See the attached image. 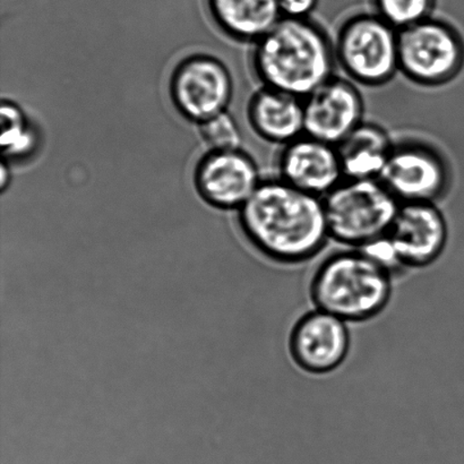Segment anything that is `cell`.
Listing matches in <instances>:
<instances>
[{
	"label": "cell",
	"instance_id": "6da1fadb",
	"mask_svg": "<svg viewBox=\"0 0 464 464\" xmlns=\"http://www.w3.org/2000/svg\"><path fill=\"white\" fill-rule=\"evenodd\" d=\"M238 224L262 256L282 266L311 261L331 239L323 198L277 177L262 180L239 208Z\"/></svg>",
	"mask_w": 464,
	"mask_h": 464
},
{
	"label": "cell",
	"instance_id": "7a4b0ae2",
	"mask_svg": "<svg viewBox=\"0 0 464 464\" xmlns=\"http://www.w3.org/2000/svg\"><path fill=\"white\" fill-rule=\"evenodd\" d=\"M334 41L309 18L282 17L254 44L252 67L262 86L304 99L334 76Z\"/></svg>",
	"mask_w": 464,
	"mask_h": 464
},
{
	"label": "cell",
	"instance_id": "3957f363",
	"mask_svg": "<svg viewBox=\"0 0 464 464\" xmlns=\"http://www.w3.org/2000/svg\"><path fill=\"white\" fill-rule=\"evenodd\" d=\"M394 276L362 248L339 250L323 259L309 284L314 307L347 323L372 320L389 306Z\"/></svg>",
	"mask_w": 464,
	"mask_h": 464
},
{
	"label": "cell",
	"instance_id": "277c9868",
	"mask_svg": "<svg viewBox=\"0 0 464 464\" xmlns=\"http://www.w3.org/2000/svg\"><path fill=\"white\" fill-rule=\"evenodd\" d=\"M323 202L331 239L349 248L388 235L401 206L380 179H344Z\"/></svg>",
	"mask_w": 464,
	"mask_h": 464
},
{
	"label": "cell",
	"instance_id": "5b68a950",
	"mask_svg": "<svg viewBox=\"0 0 464 464\" xmlns=\"http://www.w3.org/2000/svg\"><path fill=\"white\" fill-rule=\"evenodd\" d=\"M336 65L356 84L376 88L399 71V31L375 13L343 21L334 43Z\"/></svg>",
	"mask_w": 464,
	"mask_h": 464
},
{
	"label": "cell",
	"instance_id": "8992f818",
	"mask_svg": "<svg viewBox=\"0 0 464 464\" xmlns=\"http://www.w3.org/2000/svg\"><path fill=\"white\" fill-rule=\"evenodd\" d=\"M464 67V40L449 22L430 16L399 31V71L425 88L450 83Z\"/></svg>",
	"mask_w": 464,
	"mask_h": 464
},
{
	"label": "cell",
	"instance_id": "52a82bcc",
	"mask_svg": "<svg viewBox=\"0 0 464 464\" xmlns=\"http://www.w3.org/2000/svg\"><path fill=\"white\" fill-rule=\"evenodd\" d=\"M169 93L176 111L185 120L201 124L227 111L234 97V79L219 58L190 54L172 71Z\"/></svg>",
	"mask_w": 464,
	"mask_h": 464
},
{
	"label": "cell",
	"instance_id": "ba28073f",
	"mask_svg": "<svg viewBox=\"0 0 464 464\" xmlns=\"http://www.w3.org/2000/svg\"><path fill=\"white\" fill-rule=\"evenodd\" d=\"M380 180L400 203H436L448 193L452 174L433 145L417 140L394 143Z\"/></svg>",
	"mask_w": 464,
	"mask_h": 464
},
{
	"label": "cell",
	"instance_id": "9c48e42d",
	"mask_svg": "<svg viewBox=\"0 0 464 464\" xmlns=\"http://www.w3.org/2000/svg\"><path fill=\"white\" fill-rule=\"evenodd\" d=\"M352 347L349 323L314 308L295 323L288 348L291 359L304 372L326 375L343 365Z\"/></svg>",
	"mask_w": 464,
	"mask_h": 464
},
{
	"label": "cell",
	"instance_id": "30bf717a",
	"mask_svg": "<svg viewBox=\"0 0 464 464\" xmlns=\"http://www.w3.org/2000/svg\"><path fill=\"white\" fill-rule=\"evenodd\" d=\"M257 163L243 150L208 151L193 174L194 188L208 206L239 210L262 183Z\"/></svg>",
	"mask_w": 464,
	"mask_h": 464
},
{
	"label": "cell",
	"instance_id": "8fae6325",
	"mask_svg": "<svg viewBox=\"0 0 464 464\" xmlns=\"http://www.w3.org/2000/svg\"><path fill=\"white\" fill-rule=\"evenodd\" d=\"M386 237L404 272L425 268L447 248L448 221L436 203H402Z\"/></svg>",
	"mask_w": 464,
	"mask_h": 464
},
{
	"label": "cell",
	"instance_id": "7c38bea8",
	"mask_svg": "<svg viewBox=\"0 0 464 464\" xmlns=\"http://www.w3.org/2000/svg\"><path fill=\"white\" fill-rule=\"evenodd\" d=\"M304 134L332 145L363 122L365 103L354 82L334 76L304 99Z\"/></svg>",
	"mask_w": 464,
	"mask_h": 464
},
{
	"label": "cell",
	"instance_id": "4fadbf2b",
	"mask_svg": "<svg viewBox=\"0 0 464 464\" xmlns=\"http://www.w3.org/2000/svg\"><path fill=\"white\" fill-rule=\"evenodd\" d=\"M276 167L277 179L322 198L344 179L338 148L306 134L282 145Z\"/></svg>",
	"mask_w": 464,
	"mask_h": 464
},
{
	"label": "cell",
	"instance_id": "5bb4252c",
	"mask_svg": "<svg viewBox=\"0 0 464 464\" xmlns=\"http://www.w3.org/2000/svg\"><path fill=\"white\" fill-rule=\"evenodd\" d=\"M247 120L259 138L282 147L304 134V99L262 86L249 99Z\"/></svg>",
	"mask_w": 464,
	"mask_h": 464
},
{
	"label": "cell",
	"instance_id": "9a60e30c",
	"mask_svg": "<svg viewBox=\"0 0 464 464\" xmlns=\"http://www.w3.org/2000/svg\"><path fill=\"white\" fill-rule=\"evenodd\" d=\"M218 29L239 43L255 44L281 20L279 0H206Z\"/></svg>",
	"mask_w": 464,
	"mask_h": 464
},
{
	"label": "cell",
	"instance_id": "2e32d148",
	"mask_svg": "<svg viewBox=\"0 0 464 464\" xmlns=\"http://www.w3.org/2000/svg\"><path fill=\"white\" fill-rule=\"evenodd\" d=\"M393 147L383 127L363 121L336 147L344 179H380Z\"/></svg>",
	"mask_w": 464,
	"mask_h": 464
},
{
	"label": "cell",
	"instance_id": "e0dca14e",
	"mask_svg": "<svg viewBox=\"0 0 464 464\" xmlns=\"http://www.w3.org/2000/svg\"><path fill=\"white\" fill-rule=\"evenodd\" d=\"M2 148L8 160H23L36 151L38 134L25 113L17 104L3 102L2 108Z\"/></svg>",
	"mask_w": 464,
	"mask_h": 464
},
{
	"label": "cell",
	"instance_id": "ac0fdd59",
	"mask_svg": "<svg viewBox=\"0 0 464 464\" xmlns=\"http://www.w3.org/2000/svg\"><path fill=\"white\" fill-rule=\"evenodd\" d=\"M376 15L401 31L433 14L436 0H371Z\"/></svg>",
	"mask_w": 464,
	"mask_h": 464
},
{
	"label": "cell",
	"instance_id": "d6986e66",
	"mask_svg": "<svg viewBox=\"0 0 464 464\" xmlns=\"http://www.w3.org/2000/svg\"><path fill=\"white\" fill-rule=\"evenodd\" d=\"M198 127L203 142L210 148L211 151L241 149L243 135H241L238 122L228 111L221 112L201 122Z\"/></svg>",
	"mask_w": 464,
	"mask_h": 464
},
{
	"label": "cell",
	"instance_id": "ffe728a7",
	"mask_svg": "<svg viewBox=\"0 0 464 464\" xmlns=\"http://www.w3.org/2000/svg\"><path fill=\"white\" fill-rule=\"evenodd\" d=\"M282 15L291 18H309L320 0H279Z\"/></svg>",
	"mask_w": 464,
	"mask_h": 464
}]
</instances>
